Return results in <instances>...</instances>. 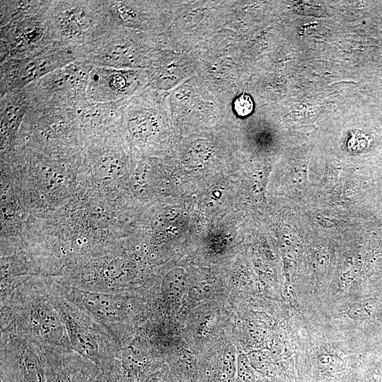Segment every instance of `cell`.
I'll return each instance as SVG.
<instances>
[{"label": "cell", "instance_id": "obj_3", "mask_svg": "<svg viewBox=\"0 0 382 382\" xmlns=\"http://www.w3.org/2000/svg\"><path fill=\"white\" fill-rule=\"evenodd\" d=\"M24 148L52 155L79 150L83 135L75 110L30 108L20 129Z\"/></svg>", "mask_w": 382, "mask_h": 382}, {"label": "cell", "instance_id": "obj_21", "mask_svg": "<svg viewBox=\"0 0 382 382\" xmlns=\"http://www.w3.org/2000/svg\"><path fill=\"white\" fill-rule=\"evenodd\" d=\"M319 363L325 371L330 374L341 372L345 367L342 360L328 355L322 356L319 359Z\"/></svg>", "mask_w": 382, "mask_h": 382}, {"label": "cell", "instance_id": "obj_8", "mask_svg": "<svg viewBox=\"0 0 382 382\" xmlns=\"http://www.w3.org/2000/svg\"><path fill=\"white\" fill-rule=\"evenodd\" d=\"M48 13L1 27V63L8 59L27 58L60 47L52 28Z\"/></svg>", "mask_w": 382, "mask_h": 382}, {"label": "cell", "instance_id": "obj_14", "mask_svg": "<svg viewBox=\"0 0 382 382\" xmlns=\"http://www.w3.org/2000/svg\"><path fill=\"white\" fill-rule=\"evenodd\" d=\"M128 100L106 103L86 100L75 109L83 137L88 139L117 125Z\"/></svg>", "mask_w": 382, "mask_h": 382}, {"label": "cell", "instance_id": "obj_11", "mask_svg": "<svg viewBox=\"0 0 382 382\" xmlns=\"http://www.w3.org/2000/svg\"><path fill=\"white\" fill-rule=\"evenodd\" d=\"M149 81L147 71L92 65L87 87V100L95 103H115L128 100L141 91Z\"/></svg>", "mask_w": 382, "mask_h": 382}, {"label": "cell", "instance_id": "obj_24", "mask_svg": "<svg viewBox=\"0 0 382 382\" xmlns=\"http://www.w3.org/2000/svg\"><path fill=\"white\" fill-rule=\"evenodd\" d=\"M93 382H116L112 376L107 371L101 370Z\"/></svg>", "mask_w": 382, "mask_h": 382}, {"label": "cell", "instance_id": "obj_2", "mask_svg": "<svg viewBox=\"0 0 382 382\" xmlns=\"http://www.w3.org/2000/svg\"><path fill=\"white\" fill-rule=\"evenodd\" d=\"M48 16L59 46L77 61L112 27L104 0H52Z\"/></svg>", "mask_w": 382, "mask_h": 382}, {"label": "cell", "instance_id": "obj_18", "mask_svg": "<svg viewBox=\"0 0 382 382\" xmlns=\"http://www.w3.org/2000/svg\"><path fill=\"white\" fill-rule=\"evenodd\" d=\"M381 304L373 299H366L352 304L347 310L348 317L354 320H361L375 316Z\"/></svg>", "mask_w": 382, "mask_h": 382}, {"label": "cell", "instance_id": "obj_25", "mask_svg": "<svg viewBox=\"0 0 382 382\" xmlns=\"http://www.w3.org/2000/svg\"><path fill=\"white\" fill-rule=\"evenodd\" d=\"M142 382H166L163 376L158 373L155 372L147 376Z\"/></svg>", "mask_w": 382, "mask_h": 382}, {"label": "cell", "instance_id": "obj_19", "mask_svg": "<svg viewBox=\"0 0 382 382\" xmlns=\"http://www.w3.org/2000/svg\"><path fill=\"white\" fill-rule=\"evenodd\" d=\"M237 368V357L234 347L228 344L223 355V373L228 378L232 379L235 376Z\"/></svg>", "mask_w": 382, "mask_h": 382}, {"label": "cell", "instance_id": "obj_22", "mask_svg": "<svg viewBox=\"0 0 382 382\" xmlns=\"http://www.w3.org/2000/svg\"><path fill=\"white\" fill-rule=\"evenodd\" d=\"M234 108L236 113L240 116H247L253 110V102L250 96L243 94L238 97L234 103Z\"/></svg>", "mask_w": 382, "mask_h": 382}, {"label": "cell", "instance_id": "obj_16", "mask_svg": "<svg viewBox=\"0 0 382 382\" xmlns=\"http://www.w3.org/2000/svg\"><path fill=\"white\" fill-rule=\"evenodd\" d=\"M52 0H18L0 1V24L3 27L14 21L46 14Z\"/></svg>", "mask_w": 382, "mask_h": 382}, {"label": "cell", "instance_id": "obj_5", "mask_svg": "<svg viewBox=\"0 0 382 382\" xmlns=\"http://www.w3.org/2000/svg\"><path fill=\"white\" fill-rule=\"evenodd\" d=\"M91 64L76 61L57 69L23 88L30 108L75 110L86 100Z\"/></svg>", "mask_w": 382, "mask_h": 382}, {"label": "cell", "instance_id": "obj_1", "mask_svg": "<svg viewBox=\"0 0 382 382\" xmlns=\"http://www.w3.org/2000/svg\"><path fill=\"white\" fill-rule=\"evenodd\" d=\"M1 338L27 337L45 347L74 349L59 311L53 279L23 277L1 295Z\"/></svg>", "mask_w": 382, "mask_h": 382}, {"label": "cell", "instance_id": "obj_15", "mask_svg": "<svg viewBox=\"0 0 382 382\" xmlns=\"http://www.w3.org/2000/svg\"><path fill=\"white\" fill-rule=\"evenodd\" d=\"M30 108V103L23 88L9 92L1 98L0 113L1 144L11 149L15 135Z\"/></svg>", "mask_w": 382, "mask_h": 382}, {"label": "cell", "instance_id": "obj_7", "mask_svg": "<svg viewBox=\"0 0 382 382\" xmlns=\"http://www.w3.org/2000/svg\"><path fill=\"white\" fill-rule=\"evenodd\" d=\"M54 279L62 294L100 325L120 347L127 341L134 304L124 293L88 291Z\"/></svg>", "mask_w": 382, "mask_h": 382}, {"label": "cell", "instance_id": "obj_12", "mask_svg": "<svg viewBox=\"0 0 382 382\" xmlns=\"http://www.w3.org/2000/svg\"><path fill=\"white\" fill-rule=\"evenodd\" d=\"M47 382H93L100 367L74 349L45 347Z\"/></svg>", "mask_w": 382, "mask_h": 382}, {"label": "cell", "instance_id": "obj_9", "mask_svg": "<svg viewBox=\"0 0 382 382\" xmlns=\"http://www.w3.org/2000/svg\"><path fill=\"white\" fill-rule=\"evenodd\" d=\"M1 382H47L44 347L25 336L1 338Z\"/></svg>", "mask_w": 382, "mask_h": 382}, {"label": "cell", "instance_id": "obj_13", "mask_svg": "<svg viewBox=\"0 0 382 382\" xmlns=\"http://www.w3.org/2000/svg\"><path fill=\"white\" fill-rule=\"evenodd\" d=\"M104 4L113 26L152 33L161 24L157 2L104 0Z\"/></svg>", "mask_w": 382, "mask_h": 382}, {"label": "cell", "instance_id": "obj_6", "mask_svg": "<svg viewBox=\"0 0 382 382\" xmlns=\"http://www.w3.org/2000/svg\"><path fill=\"white\" fill-rule=\"evenodd\" d=\"M53 280L57 307L72 348L101 370L108 369L120 347L100 325L66 298Z\"/></svg>", "mask_w": 382, "mask_h": 382}, {"label": "cell", "instance_id": "obj_20", "mask_svg": "<svg viewBox=\"0 0 382 382\" xmlns=\"http://www.w3.org/2000/svg\"><path fill=\"white\" fill-rule=\"evenodd\" d=\"M237 376L240 382H255V378L248 357L243 354L237 357Z\"/></svg>", "mask_w": 382, "mask_h": 382}, {"label": "cell", "instance_id": "obj_17", "mask_svg": "<svg viewBox=\"0 0 382 382\" xmlns=\"http://www.w3.org/2000/svg\"><path fill=\"white\" fill-rule=\"evenodd\" d=\"M185 286V277L180 269L167 274L161 286V293L166 299L173 300L180 297Z\"/></svg>", "mask_w": 382, "mask_h": 382}, {"label": "cell", "instance_id": "obj_10", "mask_svg": "<svg viewBox=\"0 0 382 382\" xmlns=\"http://www.w3.org/2000/svg\"><path fill=\"white\" fill-rule=\"evenodd\" d=\"M77 61L75 53L58 47L24 59L1 63L0 96L22 89L53 71Z\"/></svg>", "mask_w": 382, "mask_h": 382}, {"label": "cell", "instance_id": "obj_23", "mask_svg": "<svg viewBox=\"0 0 382 382\" xmlns=\"http://www.w3.org/2000/svg\"><path fill=\"white\" fill-rule=\"evenodd\" d=\"M179 364L181 370L187 376H193L197 369L195 359L190 354L180 356Z\"/></svg>", "mask_w": 382, "mask_h": 382}, {"label": "cell", "instance_id": "obj_4", "mask_svg": "<svg viewBox=\"0 0 382 382\" xmlns=\"http://www.w3.org/2000/svg\"><path fill=\"white\" fill-rule=\"evenodd\" d=\"M157 48L153 33L112 26L79 61L115 69H141L152 64Z\"/></svg>", "mask_w": 382, "mask_h": 382}, {"label": "cell", "instance_id": "obj_26", "mask_svg": "<svg viewBox=\"0 0 382 382\" xmlns=\"http://www.w3.org/2000/svg\"><path fill=\"white\" fill-rule=\"evenodd\" d=\"M365 382H378V381L374 378H370L368 380H366Z\"/></svg>", "mask_w": 382, "mask_h": 382}]
</instances>
